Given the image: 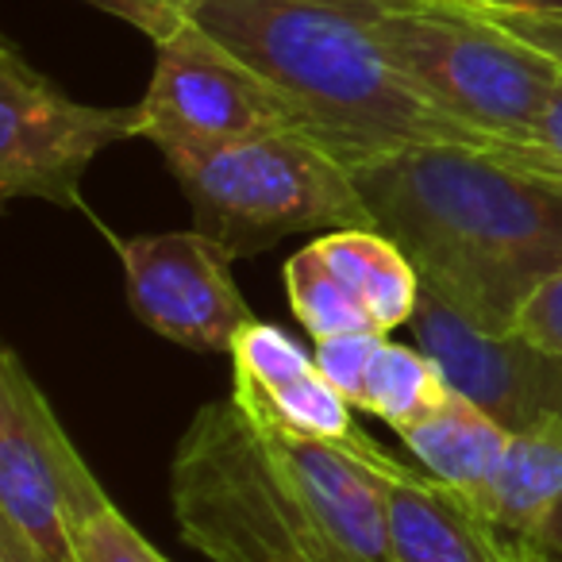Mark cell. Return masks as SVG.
<instances>
[{"instance_id": "cb8c5ba5", "label": "cell", "mask_w": 562, "mask_h": 562, "mask_svg": "<svg viewBox=\"0 0 562 562\" xmlns=\"http://www.w3.org/2000/svg\"><path fill=\"white\" fill-rule=\"evenodd\" d=\"M520 147H531L547 158H559L562 162V78L554 81L551 97H547L543 112H539L536 127H531V139L520 143Z\"/></svg>"}, {"instance_id": "ba28073f", "label": "cell", "mask_w": 562, "mask_h": 562, "mask_svg": "<svg viewBox=\"0 0 562 562\" xmlns=\"http://www.w3.org/2000/svg\"><path fill=\"white\" fill-rule=\"evenodd\" d=\"M47 393L16 347L0 351V524L47 562H78L74 516L101 497Z\"/></svg>"}, {"instance_id": "d6986e66", "label": "cell", "mask_w": 562, "mask_h": 562, "mask_svg": "<svg viewBox=\"0 0 562 562\" xmlns=\"http://www.w3.org/2000/svg\"><path fill=\"white\" fill-rule=\"evenodd\" d=\"M74 551L78 562H170L120 513L109 493L93 497L74 516Z\"/></svg>"}, {"instance_id": "603a6c76", "label": "cell", "mask_w": 562, "mask_h": 562, "mask_svg": "<svg viewBox=\"0 0 562 562\" xmlns=\"http://www.w3.org/2000/svg\"><path fill=\"white\" fill-rule=\"evenodd\" d=\"M482 12L497 27H505L513 40L528 43L539 55H547L551 63L562 66V16H524V12H490V9H482Z\"/></svg>"}, {"instance_id": "3957f363", "label": "cell", "mask_w": 562, "mask_h": 562, "mask_svg": "<svg viewBox=\"0 0 562 562\" xmlns=\"http://www.w3.org/2000/svg\"><path fill=\"white\" fill-rule=\"evenodd\" d=\"M170 508L209 562H339L235 397L201 405L181 431Z\"/></svg>"}, {"instance_id": "ac0fdd59", "label": "cell", "mask_w": 562, "mask_h": 562, "mask_svg": "<svg viewBox=\"0 0 562 562\" xmlns=\"http://www.w3.org/2000/svg\"><path fill=\"white\" fill-rule=\"evenodd\" d=\"M285 293H290L293 316L313 339L344 336V331H378L351 285L321 255L316 239L285 262Z\"/></svg>"}, {"instance_id": "52a82bcc", "label": "cell", "mask_w": 562, "mask_h": 562, "mask_svg": "<svg viewBox=\"0 0 562 562\" xmlns=\"http://www.w3.org/2000/svg\"><path fill=\"white\" fill-rule=\"evenodd\" d=\"M155 74L139 101L143 139L158 155L224 147L273 132H305L293 104L201 24L155 43Z\"/></svg>"}, {"instance_id": "5bb4252c", "label": "cell", "mask_w": 562, "mask_h": 562, "mask_svg": "<svg viewBox=\"0 0 562 562\" xmlns=\"http://www.w3.org/2000/svg\"><path fill=\"white\" fill-rule=\"evenodd\" d=\"M474 508L520 554L562 562V424L513 436Z\"/></svg>"}, {"instance_id": "7a4b0ae2", "label": "cell", "mask_w": 562, "mask_h": 562, "mask_svg": "<svg viewBox=\"0 0 562 562\" xmlns=\"http://www.w3.org/2000/svg\"><path fill=\"white\" fill-rule=\"evenodd\" d=\"M193 20L255 66L305 135L347 166L424 143L497 147L428 101L339 0H212Z\"/></svg>"}, {"instance_id": "7402d4cb", "label": "cell", "mask_w": 562, "mask_h": 562, "mask_svg": "<svg viewBox=\"0 0 562 562\" xmlns=\"http://www.w3.org/2000/svg\"><path fill=\"white\" fill-rule=\"evenodd\" d=\"M513 331L528 336L531 344L547 347V351L562 355V270L547 278L516 313Z\"/></svg>"}, {"instance_id": "e0dca14e", "label": "cell", "mask_w": 562, "mask_h": 562, "mask_svg": "<svg viewBox=\"0 0 562 562\" xmlns=\"http://www.w3.org/2000/svg\"><path fill=\"white\" fill-rule=\"evenodd\" d=\"M447 393H451V385H447L443 370L428 351L405 344H385L374 362V374H370L362 413L378 416L401 436L413 424L428 420L447 401Z\"/></svg>"}, {"instance_id": "277c9868", "label": "cell", "mask_w": 562, "mask_h": 562, "mask_svg": "<svg viewBox=\"0 0 562 562\" xmlns=\"http://www.w3.org/2000/svg\"><path fill=\"white\" fill-rule=\"evenodd\" d=\"M447 116L493 143H528L562 66L470 0H339Z\"/></svg>"}, {"instance_id": "9c48e42d", "label": "cell", "mask_w": 562, "mask_h": 562, "mask_svg": "<svg viewBox=\"0 0 562 562\" xmlns=\"http://www.w3.org/2000/svg\"><path fill=\"white\" fill-rule=\"evenodd\" d=\"M278 470L321 524L339 562H397L390 520V459L370 436L321 439L281 420L270 405L232 390Z\"/></svg>"}, {"instance_id": "4316f807", "label": "cell", "mask_w": 562, "mask_h": 562, "mask_svg": "<svg viewBox=\"0 0 562 562\" xmlns=\"http://www.w3.org/2000/svg\"><path fill=\"white\" fill-rule=\"evenodd\" d=\"M0 562H47L24 536H16L12 528L0 524Z\"/></svg>"}, {"instance_id": "8fae6325", "label": "cell", "mask_w": 562, "mask_h": 562, "mask_svg": "<svg viewBox=\"0 0 562 562\" xmlns=\"http://www.w3.org/2000/svg\"><path fill=\"white\" fill-rule=\"evenodd\" d=\"M416 347L439 362L447 385L505 424L513 436L562 424V355L520 331H490L424 290L413 321Z\"/></svg>"}, {"instance_id": "2e32d148", "label": "cell", "mask_w": 562, "mask_h": 562, "mask_svg": "<svg viewBox=\"0 0 562 562\" xmlns=\"http://www.w3.org/2000/svg\"><path fill=\"white\" fill-rule=\"evenodd\" d=\"M316 247L331 262V270L351 285L378 331L390 336L413 321L424 285L416 266L390 235L378 227H347V232L321 235Z\"/></svg>"}, {"instance_id": "30bf717a", "label": "cell", "mask_w": 562, "mask_h": 562, "mask_svg": "<svg viewBox=\"0 0 562 562\" xmlns=\"http://www.w3.org/2000/svg\"><path fill=\"white\" fill-rule=\"evenodd\" d=\"M116 255L132 313L170 344L227 355L239 328L255 321L232 278L235 255L196 227L120 239Z\"/></svg>"}, {"instance_id": "8992f818", "label": "cell", "mask_w": 562, "mask_h": 562, "mask_svg": "<svg viewBox=\"0 0 562 562\" xmlns=\"http://www.w3.org/2000/svg\"><path fill=\"white\" fill-rule=\"evenodd\" d=\"M143 139L139 104H86L0 40V196L86 212L81 181L109 147Z\"/></svg>"}, {"instance_id": "6da1fadb", "label": "cell", "mask_w": 562, "mask_h": 562, "mask_svg": "<svg viewBox=\"0 0 562 562\" xmlns=\"http://www.w3.org/2000/svg\"><path fill=\"white\" fill-rule=\"evenodd\" d=\"M351 173L424 290L477 328L508 331L524 301L562 270V193L501 150L424 143Z\"/></svg>"}, {"instance_id": "83f0119b", "label": "cell", "mask_w": 562, "mask_h": 562, "mask_svg": "<svg viewBox=\"0 0 562 562\" xmlns=\"http://www.w3.org/2000/svg\"><path fill=\"white\" fill-rule=\"evenodd\" d=\"M520 562H554V559H539V554H520Z\"/></svg>"}, {"instance_id": "d4e9b609", "label": "cell", "mask_w": 562, "mask_h": 562, "mask_svg": "<svg viewBox=\"0 0 562 562\" xmlns=\"http://www.w3.org/2000/svg\"><path fill=\"white\" fill-rule=\"evenodd\" d=\"M493 150H501L508 162L524 166V170H531L536 178H543L547 186L562 193V162H559V158H547V155H539V150H531V147H520V143H501V147H493Z\"/></svg>"}, {"instance_id": "484cf974", "label": "cell", "mask_w": 562, "mask_h": 562, "mask_svg": "<svg viewBox=\"0 0 562 562\" xmlns=\"http://www.w3.org/2000/svg\"><path fill=\"white\" fill-rule=\"evenodd\" d=\"M490 12H524V16H562V0H470Z\"/></svg>"}, {"instance_id": "5b68a950", "label": "cell", "mask_w": 562, "mask_h": 562, "mask_svg": "<svg viewBox=\"0 0 562 562\" xmlns=\"http://www.w3.org/2000/svg\"><path fill=\"white\" fill-rule=\"evenodd\" d=\"M193 227L235 258H255L305 232L378 227L351 166L305 132H273L224 147L166 155Z\"/></svg>"}, {"instance_id": "7c38bea8", "label": "cell", "mask_w": 562, "mask_h": 562, "mask_svg": "<svg viewBox=\"0 0 562 562\" xmlns=\"http://www.w3.org/2000/svg\"><path fill=\"white\" fill-rule=\"evenodd\" d=\"M232 390L270 405L281 420L321 439H347L359 431L355 405L321 374L316 359L266 321H250L232 339Z\"/></svg>"}, {"instance_id": "9a60e30c", "label": "cell", "mask_w": 562, "mask_h": 562, "mask_svg": "<svg viewBox=\"0 0 562 562\" xmlns=\"http://www.w3.org/2000/svg\"><path fill=\"white\" fill-rule=\"evenodd\" d=\"M401 443L416 454L420 470H428L436 482L462 493L474 505L497 477L501 462L513 447V431L493 420L485 408H477L474 401L451 390L428 420L401 431Z\"/></svg>"}, {"instance_id": "ffe728a7", "label": "cell", "mask_w": 562, "mask_h": 562, "mask_svg": "<svg viewBox=\"0 0 562 562\" xmlns=\"http://www.w3.org/2000/svg\"><path fill=\"white\" fill-rule=\"evenodd\" d=\"M385 344H390V336H382V331H344V336L316 339L313 359H316V367H321V374L328 378L355 408H362L370 374H374V362Z\"/></svg>"}, {"instance_id": "4fadbf2b", "label": "cell", "mask_w": 562, "mask_h": 562, "mask_svg": "<svg viewBox=\"0 0 562 562\" xmlns=\"http://www.w3.org/2000/svg\"><path fill=\"white\" fill-rule=\"evenodd\" d=\"M390 520L397 562H520L508 539L428 470L401 467L390 459Z\"/></svg>"}, {"instance_id": "44dd1931", "label": "cell", "mask_w": 562, "mask_h": 562, "mask_svg": "<svg viewBox=\"0 0 562 562\" xmlns=\"http://www.w3.org/2000/svg\"><path fill=\"white\" fill-rule=\"evenodd\" d=\"M81 4L104 12V16L124 20L127 27L147 35L150 43H162L178 35L186 24H193L196 12L212 0H81Z\"/></svg>"}]
</instances>
